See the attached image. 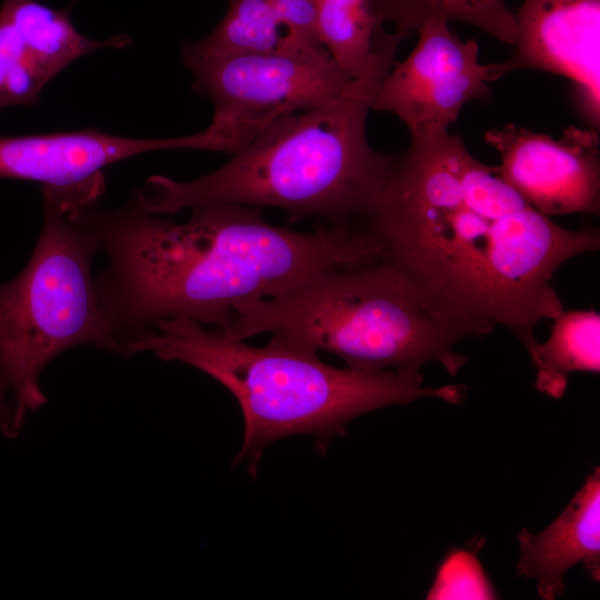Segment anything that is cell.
Here are the masks:
<instances>
[{
    "mask_svg": "<svg viewBox=\"0 0 600 600\" xmlns=\"http://www.w3.org/2000/svg\"><path fill=\"white\" fill-rule=\"evenodd\" d=\"M382 258L399 269L460 340L508 329L533 360L541 319L562 302L552 286L569 259L598 250L594 227L572 230L527 203L448 131L411 139L372 212L362 220Z\"/></svg>",
    "mask_w": 600,
    "mask_h": 600,
    "instance_id": "obj_1",
    "label": "cell"
},
{
    "mask_svg": "<svg viewBox=\"0 0 600 600\" xmlns=\"http://www.w3.org/2000/svg\"><path fill=\"white\" fill-rule=\"evenodd\" d=\"M90 228L109 264L96 279L122 351L163 319L224 327L240 300L272 298L339 267L382 258L361 222L296 231L269 223L261 207L214 203L184 223L79 202L67 207Z\"/></svg>",
    "mask_w": 600,
    "mask_h": 600,
    "instance_id": "obj_2",
    "label": "cell"
},
{
    "mask_svg": "<svg viewBox=\"0 0 600 600\" xmlns=\"http://www.w3.org/2000/svg\"><path fill=\"white\" fill-rule=\"evenodd\" d=\"M381 83L357 79L331 103L283 116L218 170L191 181L153 176L130 206L151 214L214 203L277 207L289 222L364 220L386 184L396 153L373 150L367 118Z\"/></svg>",
    "mask_w": 600,
    "mask_h": 600,
    "instance_id": "obj_3",
    "label": "cell"
},
{
    "mask_svg": "<svg viewBox=\"0 0 600 600\" xmlns=\"http://www.w3.org/2000/svg\"><path fill=\"white\" fill-rule=\"evenodd\" d=\"M142 351L196 367L234 396L244 423L234 462L247 460L253 476L266 448L279 439L313 436L324 452L361 414L420 398L459 404L467 397L462 384L423 387L420 372L337 368L314 350L274 338L252 347L183 317L160 320L124 346L127 356Z\"/></svg>",
    "mask_w": 600,
    "mask_h": 600,
    "instance_id": "obj_4",
    "label": "cell"
},
{
    "mask_svg": "<svg viewBox=\"0 0 600 600\" xmlns=\"http://www.w3.org/2000/svg\"><path fill=\"white\" fill-rule=\"evenodd\" d=\"M233 310L230 322L219 327L230 339L267 332L337 354L359 371L420 372L438 362L457 376L469 361L453 350L460 339L383 258L323 271L272 298L240 300Z\"/></svg>",
    "mask_w": 600,
    "mask_h": 600,
    "instance_id": "obj_5",
    "label": "cell"
},
{
    "mask_svg": "<svg viewBox=\"0 0 600 600\" xmlns=\"http://www.w3.org/2000/svg\"><path fill=\"white\" fill-rule=\"evenodd\" d=\"M43 198L30 260L0 282V379L13 394L20 427L29 410L47 402L40 377L56 356L79 344L123 354L91 274L97 236L54 194L43 190Z\"/></svg>",
    "mask_w": 600,
    "mask_h": 600,
    "instance_id": "obj_6",
    "label": "cell"
},
{
    "mask_svg": "<svg viewBox=\"0 0 600 600\" xmlns=\"http://www.w3.org/2000/svg\"><path fill=\"white\" fill-rule=\"evenodd\" d=\"M182 60L193 76L192 90L213 102L207 129L221 151L231 154L273 120L327 106L357 80L324 49L226 57L182 53Z\"/></svg>",
    "mask_w": 600,
    "mask_h": 600,
    "instance_id": "obj_7",
    "label": "cell"
},
{
    "mask_svg": "<svg viewBox=\"0 0 600 600\" xmlns=\"http://www.w3.org/2000/svg\"><path fill=\"white\" fill-rule=\"evenodd\" d=\"M416 33V47L381 81L371 109L396 114L411 139H427L447 132L468 101H489L492 81L477 41H462L449 23L430 21Z\"/></svg>",
    "mask_w": 600,
    "mask_h": 600,
    "instance_id": "obj_8",
    "label": "cell"
},
{
    "mask_svg": "<svg viewBox=\"0 0 600 600\" xmlns=\"http://www.w3.org/2000/svg\"><path fill=\"white\" fill-rule=\"evenodd\" d=\"M501 157L500 178L538 212L599 214L600 139L569 127L558 139L513 123L484 133Z\"/></svg>",
    "mask_w": 600,
    "mask_h": 600,
    "instance_id": "obj_9",
    "label": "cell"
},
{
    "mask_svg": "<svg viewBox=\"0 0 600 600\" xmlns=\"http://www.w3.org/2000/svg\"><path fill=\"white\" fill-rule=\"evenodd\" d=\"M514 16L513 53L488 64L491 81L521 69L566 77L583 116L598 130L600 0H523Z\"/></svg>",
    "mask_w": 600,
    "mask_h": 600,
    "instance_id": "obj_10",
    "label": "cell"
},
{
    "mask_svg": "<svg viewBox=\"0 0 600 600\" xmlns=\"http://www.w3.org/2000/svg\"><path fill=\"white\" fill-rule=\"evenodd\" d=\"M193 134L166 139L112 136L97 129L0 137V178L77 188L103 182L101 170L141 153L194 149Z\"/></svg>",
    "mask_w": 600,
    "mask_h": 600,
    "instance_id": "obj_11",
    "label": "cell"
},
{
    "mask_svg": "<svg viewBox=\"0 0 600 600\" xmlns=\"http://www.w3.org/2000/svg\"><path fill=\"white\" fill-rule=\"evenodd\" d=\"M517 574L537 581L539 596L553 600L566 590L563 577L582 562L593 581L600 580V468L586 478L568 506L542 532L521 529Z\"/></svg>",
    "mask_w": 600,
    "mask_h": 600,
    "instance_id": "obj_12",
    "label": "cell"
},
{
    "mask_svg": "<svg viewBox=\"0 0 600 600\" xmlns=\"http://www.w3.org/2000/svg\"><path fill=\"white\" fill-rule=\"evenodd\" d=\"M323 49L352 79L382 81L393 67L401 40L387 32L373 0H314Z\"/></svg>",
    "mask_w": 600,
    "mask_h": 600,
    "instance_id": "obj_13",
    "label": "cell"
},
{
    "mask_svg": "<svg viewBox=\"0 0 600 600\" xmlns=\"http://www.w3.org/2000/svg\"><path fill=\"white\" fill-rule=\"evenodd\" d=\"M0 10L9 17L26 43L54 78L77 59L101 49H121L127 36L96 40L80 33L67 10L36 0H3Z\"/></svg>",
    "mask_w": 600,
    "mask_h": 600,
    "instance_id": "obj_14",
    "label": "cell"
},
{
    "mask_svg": "<svg viewBox=\"0 0 600 600\" xmlns=\"http://www.w3.org/2000/svg\"><path fill=\"white\" fill-rule=\"evenodd\" d=\"M553 320L548 340L538 344L532 360L538 391L560 399L569 374L600 371V316L594 310H562Z\"/></svg>",
    "mask_w": 600,
    "mask_h": 600,
    "instance_id": "obj_15",
    "label": "cell"
},
{
    "mask_svg": "<svg viewBox=\"0 0 600 600\" xmlns=\"http://www.w3.org/2000/svg\"><path fill=\"white\" fill-rule=\"evenodd\" d=\"M379 20L402 41L430 21L464 22L513 44L517 21L506 0H373Z\"/></svg>",
    "mask_w": 600,
    "mask_h": 600,
    "instance_id": "obj_16",
    "label": "cell"
},
{
    "mask_svg": "<svg viewBox=\"0 0 600 600\" xmlns=\"http://www.w3.org/2000/svg\"><path fill=\"white\" fill-rule=\"evenodd\" d=\"M228 1V11L212 32L186 42L182 53L226 57L280 50L283 36L271 0Z\"/></svg>",
    "mask_w": 600,
    "mask_h": 600,
    "instance_id": "obj_17",
    "label": "cell"
},
{
    "mask_svg": "<svg viewBox=\"0 0 600 600\" xmlns=\"http://www.w3.org/2000/svg\"><path fill=\"white\" fill-rule=\"evenodd\" d=\"M52 79L13 22L0 10V110L37 103Z\"/></svg>",
    "mask_w": 600,
    "mask_h": 600,
    "instance_id": "obj_18",
    "label": "cell"
},
{
    "mask_svg": "<svg viewBox=\"0 0 600 600\" xmlns=\"http://www.w3.org/2000/svg\"><path fill=\"white\" fill-rule=\"evenodd\" d=\"M428 599H493L496 591L470 550H454L441 563Z\"/></svg>",
    "mask_w": 600,
    "mask_h": 600,
    "instance_id": "obj_19",
    "label": "cell"
},
{
    "mask_svg": "<svg viewBox=\"0 0 600 600\" xmlns=\"http://www.w3.org/2000/svg\"><path fill=\"white\" fill-rule=\"evenodd\" d=\"M283 40L280 50H321L314 0H271Z\"/></svg>",
    "mask_w": 600,
    "mask_h": 600,
    "instance_id": "obj_20",
    "label": "cell"
},
{
    "mask_svg": "<svg viewBox=\"0 0 600 600\" xmlns=\"http://www.w3.org/2000/svg\"><path fill=\"white\" fill-rule=\"evenodd\" d=\"M7 390L0 379V431L8 437L18 434L21 428L17 421L14 406H11L6 400Z\"/></svg>",
    "mask_w": 600,
    "mask_h": 600,
    "instance_id": "obj_21",
    "label": "cell"
}]
</instances>
